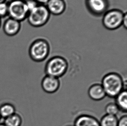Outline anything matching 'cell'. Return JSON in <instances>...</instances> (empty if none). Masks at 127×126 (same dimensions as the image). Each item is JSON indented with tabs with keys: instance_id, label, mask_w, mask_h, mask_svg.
<instances>
[{
	"instance_id": "4316f807",
	"label": "cell",
	"mask_w": 127,
	"mask_h": 126,
	"mask_svg": "<svg viewBox=\"0 0 127 126\" xmlns=\"http://www.w3.org/2000/svg\"><path fill=\"white\" fill-rule=\"evenodd\" d=\"M0 118H1V117H0Z\"/></svg>"
},
{
	"instance_id": "30bf717a",
	"label": "cell",
	"mask_w": 127,
	"mask_h": 126,
	"mask_svg": "<svg viewBox=\"0 0 127 126\" xmlns=\"http://www.w3.org/2000/svg\"><path fill=\"white\" fill-rule=\"evenodd\" d=\"M46 6L50 14L55 16L61 15L66 8L64 0H49Z\"/></svg>"
},
{
	"instance_id": "ac0fdd59",
	"label": "cell",
	"mask_w": 127,
	"mask_h": 126,
	"mask_svg": "<svg viewBox=\"0 0 127 126\" xmlns=\"http://www.w3.org/2000/svg\"><path fill=\"white\" fill-rule=\"evenodd\" d=\"M8 8L7 2L0 3V18L1 19L8 17Z\"/></svg>"
},
{
	"instance_id": "d6986e66",
	"label": "cell",
	"mask_w": 127,
	"mask_h": 126,
	"mask_svg": "<svg viewBox=\"0 0 127 126\" xmlns=\"http://www.w3.org/2000/svg\"><path fill=\"white\" fill-rule=\"evenodd\" d=\"M25 1L28 9L29 10V13L30 11L34 9L37 5H39V4L35 1L34 0H25Z\"/></svg>"
},
{
	"instance_id": "9a60e30c",
	"label": "cell",
	"mask_w": 127,
	"mask_h": 126,
	"mask_svg": "<svg viewBox=\"0 0 127 126\" xmlns=\"http://www.w3.org/2000/svg\"><path fill=\"white\" fill-rule=\"evenodd\" d=\"M22 121V118L21 115L15 113L4 119L3 123L6 126H21Z\"/></svg>"
},
{
	"instance_id": "5b68a950",
	"label": "cell",
	"mask_w": 127,
	"mask_h": 126,
	"mask_svg": "<svg viewBox=\"0 0 127 126\" xmlns=\"http://www.w3.org/2000/svg\"><path fill=\"white\" fill-rule=\"evenodd\" d=\"M125 12L118 9L107 10L103 15V26L109 30L118 29L123 25Z\"/></svg>"
},
{
	"instance_id": "7402d4cb",
	"label": "cell",
	"mask_w": 127,
	"mask_h": 126,
	"mask_svg": "<svg viewBox=\"0 0 127 126\" xmlns=\"http://www.w3.org/2000/svg\"><path fill=\"white\" fill-rule=\"evenodd\" d=\"M34 0L39 4L46 5L49 0Z\"/></svg>"
},
{
	"instance_id": "cb8c5ba5",
	"label": "cell",
	"mask_w": 127,
	"mask_h": 126,
	"mask_svg": "<svg viewBox=\"0 0 127 126\" xmlns=\"http://www.w3.org/2000/svg\"><path fill=\"white\" fill-rule=\"evenodd\" d=\"M1 24H2V21H1V19L0 18V28H1Z\"/></svg>"
},
{
	"instance_id": "52a82bcc",
	"label": "cell",
	"mask_w": 127,
	"mask_h": 126,
	"mask_svg": "<svg viewBox=\"0 0 127 126\" xmlns=\"http://www.w3.org/2000/svg\"><path fill=\"white\" fill-rule=\"evenodd\" d=\"M86 5L93 15L100 17L108 10L109 3L108 0H86Z\"/></svg>"
},
{
	"instance_id": "ffe728a7",
	"label": "cell",
	"mask_w": 127,
	"mask_h": 126,
	"mask_svg": "<svg viewBox=\"0 0 127 126\" xmlns=\"http://www.w3.org/2000/svg\"><path fill=\"white\" fill-rule=\"evenodd\" d=\"M117 126H127V116L126 114L122 116L119 119Z\"/></svg>"
},
{
	"instance_id": "2e32d148",
	"label": "cell",
	"mask_w": 127,
	"mask_h": 126,
	"mask_svg": "<svg viewBox=\"0 0 127 126\" xmlns=\"http://www.w3.org/2000/svg\"><path fill=\"white\" fill-rule=\"evenodd\" d=\"M118 118L116 116L106 114L99 121L100 126H117Z\"/></svg>"
},
{
	"instance_id": "7a4b0ae2",
	"label": "cell",
	"mask_w": 127,
	"mask_h": 126,
	"mask_svg": "<svg viewBox=\"0 0 127 126\" xmlns=\"http://www.w3.org/2000/svg\"><path fill=\"white\" fill-rule=\"evenodd\" d=\"M50 46L47 40L38 38L32 42L29 48L28 53L33 61L41 62L46 60L50 54Z\"/></svg>"
},
{
	"instance_id": "8fae6325",
	"label": "cell",
	"mask_w": 127,
	"mask_h": 126,
	"mask_svg": "<svg viewBox=\"0 0 127 126\" xmlns=\"http://www.w3.org/2000/svg\"><path fill=\"white\" fill-rule=\"evenodd\" d=\"M74 126H100L99 121L94 116L83 114L77 116L74 121Z\"/></svg>"
},
{
	"instance_id": "ba28073f",
	"label": "cell",
	"mask_w": 127,
	"mask_h": 126,
	"mask_svg": "<svg viewBox=\"0 0 127 126\" xmlns=\"http://www.w3.org/2000/svg\"><path fill=\"white\" fill-rule=\"evenodd\" d=\"M60 86L59 78L46 75L41 81V87L45 92L53 94L58 90Z\"/></svg>"
},
{
	"instance_id": "3957f363",
	"label": "cell",
	"mask_w": 127,
	"mask_h": 126,
	"mask_svg": "<svg viewBox=\"0 0 127 126\" xmlns=\"http://www.w3.org/2000/svg\"><path fill=\"white\" fill-rule=\"evenodd\" d=\"M69 64L67 60L60 56H55L50 58L45 66L46 75L59 78L67 72Z\"/></svg>"
},
{
	"instance_id": "e0dca14e",
	"label": "cell",
	"mask_w": 127,
	"mask_h": 126,
	"mask_svg": "<svg viewBox=\"0 0 127 126\" xmlns=\"http://www.w3.org/2000/svg\"><path fill=\"white\" fill-rule=\"evenodd\" d=\"M105 111L106 114L117 116L120 111V110L115 102H110L105 106Z\"/></svg>"
},
{
	"instance_id": "5bb4252c",
	"label": "cell",
	"mask_w": 127,
	"mask_h": 126,
	"mask_svg": "<svg viewBox=\"0 0 127 126\" xmlns=\"http://www.w3.org/2000/svg\"><path fill=\"white\" fill-rule=\"evenodd\" d=\"M16 113L14 106L10 103H5L0 106V116L5 119Z\"/></svg>"
},
{
	"instance_id": "7c38bea8",
	"label": "cell",
	"mask_w": 127,
	"mask_h": 126,
	"mask_svg": "<svg viewBox=\"0 0 127 126\" xmlns=\"http://www.w3.org/2000/svg\"><path fill=\"white\" fill-rule=\"evenodd\" d=\"M88 93L91 99L96 101L101 100L106 96L101 84L100 83L92 84L89 88Z\"/></svg>"
},
{
	"instance_id": "9c48e42d",
	"label": "cell",
	"mask_w": 127,
	"mask_h": 126,
	"mask_svg": "<svg viewBox=\"0 0 127 126\" xmlns=\"http://www.w3.org/2000/svg\"><path fill=\"white\" fill-rule=\"evenodd\" d=\"M21 22L8 17L3 24V30L4 34L10 37L16 36L21 31Z\"/></svg>"
},
{
	"instance_id": "d4e9b609",
	"label": "cell",
	"mask_w": 127,
	"mask_h": 126,
	"mask_svg": "<svg viewBox=\"0 0 127 126\" xmlns=\"http://www.w3.org/2000/svg\"><path fill=\"white\" fill-rule=\"evenodd\" d=\"M0 126H6L3 123H0Z\"/></svg>"
},
{
	"instance_id": "44dd1931",
	"label": "cell",
	"mask_w": 127,
	"mask_h": 126,
	"mask_svg": "<svg viewBox=\"0 0 127 126\" xmlns=\"http://www.w3.org/2000/svg\"><path fill=\"white\" fill-rule=\"evenodd\" d=\"M122 26L126 29L127 27V11H126L124 15V19L123 21V25Z\"/></svg>"
},
{
	"instance_id": "484cf974",
	"label": "cell",
	"mask_w": 127,
	"mask_h": 126,
	"mask_svg": "<svg viewBox=\"0 0 127 126\" xmlns=\"http://www.w3.org/2000/svg\"><path fill=\"white\" fill-rule=\"evenodd\" d=\"M71 126V125H68V126Z\"/></svg>"
},
{
	"instance_id": "6da1fadb",
	"label": "cell",
	"mask_w": 127,
	"mask_h": 126,
	"mask_svg": "<svg viewBox=\"0 0 127 126\" xmlns=\"http://www.w3.org/2000/svg\"><path fill=\"white\" fill-rule=\"evenodd\" d=\"M126 81L120 74L111 72L105 74L101 80V84L106 96L115 98L124 89H126Z\"/></svg>"
},
{
	"instance_id": "603a6c76",
	"label": "cell",
	"mask_w": 127,
	"mask_h": 126,
	"mask_svg": "<svg viewBox=\"0 0 127 126\" xmlns=\"http://www.w3.org/2000/svg\"><path fill=\"white\" fill-rule=\"evenodd\" d=\"M7 0H0V3L7 1Z\"/></svg>"
},
{
	"instance_id": "8992f818",
	"label": "cell",
	"mask_w": 127,
	"mask_h": 126,
	"mask_svg": "<svg viewBox=\"0 0 127 126\" xmlns=\"http://www.w3.org/2000/svg\"><path fill=\"white\" fill-rule=\"evenodd\" d=\"M8 4V17L22 22L27 18L29 10L25 0H10Z\"/></svg>"
},
{
	"instance_id": "277c9868",
	"label": "cell",
	"mask_w": 127,
	"mask_h": 126,
	"mask_svg": "<svg viewBox=\"0 0 127 126\" xmlns=\"http://www.w3.org/2000/svg\"><path fill=\"white\" fill-rule=\"evenodd\" d=\"M50 15L46 5L39 4L30 11L27 19L31 26L33 27H40L48 22Z\"/></svg>"
},
{
	"instance_id": "4fadbf2b",
	"label": "cell",
	"mask_w": 127,
	"mask_h": 126,
	"mask_svg": "<svg viewBox=\"0 0 127 126\" xmlns=\"http://www.w3.org/2000/svg\"><path fill=\"white\" fill-rule=\"evenodd\" d=\"M115 104L122 112L126 113L127 111V92L124 89L115 97Z\"/></svg>"
}]
</instances>
